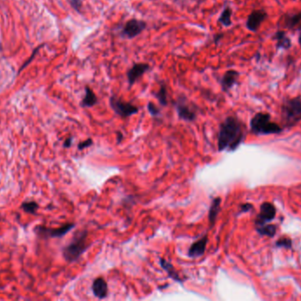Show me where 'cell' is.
Listing matches in <instances>:
<instances>
[{
    "label": "cell",
    "instance_id": "ffe728a7",
    "mask_svg": "<svg viewBox=\"0 0 301 301\" xmlns=\"http://www.w3.org/2000/svg\"><path fill=\"white\" fill-rule=\"evenodd\" d=\"M232 14H233V11L230 7H226L220 14L219 22L220 24L223 25L224 27H230L233 23L232 22Z\"/></svg>",
    "mask_w": 301,
    "mask_h": 301
},
{
    "label": "cell",
    "instance_id": "cb8c5ba5",
    "mask_svg": "<svg viewBox=\"0 0 301 301\" xmlns=\"http://www.w3.org/2000/svg\"><path fill=\"white\" fill-rule=\"evenodd\" d=\"M276 246L278 247H285V248H291V240L290 238L287 237H284L281 238L276 242Z\"/></svg>",
    "mask_w": 301,
    "mask_h": 301
},
{
    "label": "cell",
    "instance_id": "5b68a950",
    "mask_svg": "<svg viewBox=\"0 0 301 301\" xmlns=\"http://www.w3.org/2000/svg\"><path fill=\"white\" fill-rule=\"evenodd\" d=\"M109 105L111 109L115 111V114L123 119L137 114L139 112V108L133 105L132 103H127L118 98L117 96H113L109 98Z\"/></svg>",
    "mask_w": 301,
    "mask_h": 301
},
{
    "label": "cell",
    "instance_id": "ba28073f",
    "mask_svg": "<svg viewBox=\"0 0 301 301\" xmlns=\"http://www.w3.org/2000/svg\"><path fill=\"white\" fill-rule=\"evenodd\" d=\"M176 111L181 120L187 122H193L196 119V109L185 100L178 99L176 103Z\"/></svg>",
    "mask_w": 301,
    "mask_h": 301
},
{
    "label": "cell",
    "instance_id": "7c38bea8",
    "mask_svg": "<svg viewBox=\"0 0 301 301\" xmlns=\"http://www.w3.org/2000/svg\"><path fill=\"white\" fill-rule=\"evenodd\" d=\"M150 69L149 64L147 63H137L134 64L132 68L127 72V79L130 86H132L138 80L144 76Z\"/></svg>",
    "mask_w": 301,
    "mask_h": 301
},
{
    "label": "cell",
    "instance_id": "2e32d148",
    "mask_svg": "<svg viewBox=\"0 0 301 301\" xmlns=\"http://www.w3.org/2000/svg\"><path fill=\"white\" fill-rule=\"evenodd\" d=\"M159 265H160V267L162 268L164 271H166L167 276L170 278H172L173 280L176 281L177 283L183 284V278L180 277L179 273L176 271L175 267L173 266L172 264H170L169 261H167V260L163 259V258H159Z\"/></svg>",
    "mask_w": 301,
    "mask_h": 301
},
{
    "label": "cell",
    "instance_id": "9a60e30c",
    "mask_svg": "<svg viewBox=\"0 0 301 301\" xmlns=\"http://www.w3.org/2000/svg\"><path fill=\"white\" fill-rule=\"evenodd\" d=\"M273 40L276 41V48L278 50H284L288 51L291 49L292 43H291V38L288 36L286 32L284 30H278L273 34Z\"/></svg>",
    "mask_w": 301,
    "mask_h": 301
},
{
    "label": "cell",
    "instance_id": "52a82bcc",
    "mask_svg": "<svg viewBox=\"0 0 301 301\" xmlns=\"http://www.w3.org/2000/svg\"><path fill=\"white\" fill-rule=\"evenodd\" d=\"M147 27L146 21L138 19H132L126 22L122 29V35L129 39H133L141 34Z\"/></svg>",
    "mask_w": 301,
    "mask_h": 301
},
{
    "label": "cell",
    "instance_id": "8fae6325",
    "mask_svg": "<svg viewBox=\"0 0 301 301\" xmlns=\"http://www.w3.org/2000/svg\"><path fill=\"white\" fill-rule=\"evenodd\" d=\"M207 242H208V236L204 235L199 240L191 244V246L188 250V256L191 259H196L203 256L206 250Z\"/></svg>",
    "mask_w": 301,
    "mask_h": 301
},
{
    "label": "cell",
    "instance_id": "277c9868",
    "mask_svg": "<svg viewBox=\"0 0 301 301\" xmlns=\"http://www.w3.org/2000/svg\"><path fill=\"white\" fill-rule=\"evenodd\" d=\"M281 116L284 127H294L301 121V96L284 100L281 106Z\"/></svg>",
    "mask_w": 301,
    "mask_h": 301
},
{
    "label": "cell",
    "instance_id": "d4e9b609",
    "mask_svg": "<svg viewBox=\"0 0 301 301\" xmlns=\"http://www.w3.org/2000/svg\"><path fill=\"white\" fill-rule=\"evenodd\" d=\"M147 109L152 117H158L160 115V110L152 102H149L147 104Z\"/></svg>",
    "mask_w": 301,
    "mask_h": 301
},
{
    "label": "cell",
    "instance_id": "9c48e42d",
    "mask_svg": "<svg viewBox=\"0 0 301 301\" xmlns=\"http://www.w3.org/2000/svg\"><path fill=\"white\" fill-rule=\"evenodd\" d=\"M267 18V12L264 9L252 11L249 15L247 16L246 27L251 32H257L258 29L260 28L261 25L263 24V22Z\"/></svg>",
    "mask_w": 301,
    "mask_h": 301
},
{
    "label": "cell",
    "instance_id": "83f0119b",
    "mask_svg": "<svg viewBox=\"0 0 301 301\" xmlns=\"http://www.w3.org/2000/svg\"><path fill=\"white\" fill-rule=\"evenodd\" d=\"M253 208V206L251 205L250 203H245L240 206V213L247 212L249 211L251 209Z\"/></svg>",
    "mask_w": 301,
    "mask_h": 301
},
{
    "label": "cell",
    "instance_id": "4fadbf2b",
    "mask_svg": "<svg viewBox=\"0 0 301 301\" xmlns=\"http://www.w3.org/2000/svg\"><path fill=\"white\" fill-rule=\"evenodd\" d=\"M239 76H240V72L236 71V70H228L227 72H225L220 84H221V88L224 92H228L231 89H233L237 82L239 79Z\"/></svg>",
    "mask_w": 301,
    "mask_h": 301
},
{
    "label": "cell",
    "instance_id": "30bf717a",
    "mask_svg": "<svg viewBox=\"0 0 301 301\" xmlns=\"http://www.w3.org/2000/svg\"><path fill=\"white\" fill-rule=\"evenodd\" d=\"M276 216V208L273 204L270 202H264L261 205L260 213L258 214L257 217L255 219V225L256 227L264 225L267 222H271L275 218Z\"/></svg>",
    "mask_w": 301,
    "mask_h": 301
},
{
    "label": "cell",
    "instance_id": "484cf974",
    "mask_svg": "<svg viewBox=\"0 0 301 301\" xmlns=\"http://www.w3.org/2000/svg\"><path fill=\"white\" fill-rule=\"evenodd\" d=\"M68 2L70 3L71 7L77 11L78 13H80V9L82 7V0H68Z\"/></svg>",
    "mask_w": 301,
    "mask_h": 301
},
{
    "label": "cell",
    "instance_id": "4316f807",
    "mask_svg": "<svg viewBox=\"0 0 301 301\" xmlns=\"http://www.w3.org/2000/svg\"><path fill=\"white\" fill-rule=\"evenodd\" d=\"M94 143V141L92 139H88V140H84V141H82L80 143L78 144V148L79 150H82V149H85L87 147H89L90 146H92Z\"/></svg>",
    "mask_w": 301,
    "mask_h": 301
},
{
    "label": "cell",
    "instance_id": "d6986e66",
    "mask_svg": "<svg viewBox=\"0 0 301 301\" xmlns=\"http://www.w3.org/2000/svg\"><path fill=\"white\" fill-rule=\"evenodd\" d=\"M85 96L82 100L80 105L83 108H90V107L95 106V104L98 103V98L95 92L88 86H87L85 88Z\"/></svg>",
    "mask_w": 301,
    "mask_h": 301
},
{
    "label": "cell",
    "instance_id": "8992f818",
    "mask_svg": "<svg viewBox=\"0 0 301 301\" xmlns=\"http://www.w3.org/2000/svg\"><path fill=\"white\" fill-rule=\"evenodd\" d=\"M75 227V223H66L65 225L58 227V228H48L44 226H37L34 232L38 236L42 239H54V238H62L66 235L70 231Z\"/></svg>",
    "mask_w": 301,
    "mask_h": 301
},
{
    "label": "cell",
    "instance_id": "7a4b0ae2",
    "mask_svg": "<svg viewBox=\"0 0 301 301\" xmlns=\"http://www.w3.org/2000/svg\"><path fill=\"white\" fill-rule=\"evenodd\" d=\"M88 231H80L75 233L71 242L63 249V256L68 262H74L88 249Z\"/></svg>",
    "mask_w": 301,
    "mask_h": 301
},
{
    "label": "cell",
    "instance_id": "f546056e",
    "mask_svg": "<svg viewBox=\"0 0 301 301\" xmlns=\"http://www.w3.org/2000/svg\"><path fill=\"white\" fill-rule=\"evenodd\" d=\"M122 138H123L122 134H121L120 132H117V133H116V140H117V143H120V142L122 141Z\"/></svg>",
    "mask_w": 301,
    "mask_h": 301
},
{
    "label": "cell",
    "instance_id": "5bb4252c",
    "mask_svg": "<svg viewBox=\"0 0 301 301\" xmlns=\"http://www.w3.org/2000/svg\"><path fill=\"white\" fill-rule=\"evenodd\" d=\"M92 291L96 298L103 299L108 297V284L103 277L95 278L92 284Z\"/></svg>",
    "mask_w": 301,
    "mask_h": 301
},
{
    "label": "cell",
    "instance_id": "e0dca14e",
    "mask_svg": "<svg viewBox=\"0 0 301 301\" xmlns=\"http://www.w3.org/2000/svg\"><path fill=\"white\" fill-rule=\"evenodd\" d=\"M220 206H221V198L220 197L214 198L211 202L209 213H208V220L210 226H213L216 222L217 217L220 212Z\"/></svg>",
    "mask_w": 301,
    "mask_h": 301
},
{
    "label": "cell",
    "instance_id": "7402d4cb",
    "mask_svg": "<svg viewBox=\"0 0 301 301\" xmlns=\"http://www.w3.org/2000/svg\"><path fill=\"white\" fill-rule=\"evenodd\" d=\"M21 208L27 214L34 215L37 212L39 205H38L37 202H34V201H30V202H24L21 204Z\"/></svg>",
    "mask_w": 301,
    "mask_h": 301
},
{
    "label": "cell",
    "instance_id": "603a6c76",
    "mask_svg": "<svg viewBox=\"0 0 301 301\" xmlns=\"http://www.w3.org/2000/svg\"><path fill=\"white\" fill-rule=\"evenodd\" d=\"M157 99L159 100V103L162 106L167 105V90H166V86L162 85L160 87L159 91L156 94Z\"/></svg>",
    "mask_w": 301,
    "mask_h": 301
},
{
    "label": "cell",
    "instance_id": "6da1fadb",
    "mask_svg": "<svg viewBox=\"0 0 301 301\" xmlns=\"http://www.w3.org/2000/svg\"><path fill=\"white\" fill-rule=\"evenodd\" d=\"M245 136L246 132L243 123L235 117H227L220 124L218 134V149L220 152L236 150L243 142Z\"/></svg>",
    "mask_w": 301,
    "mask_h": 301
},
{
    "label": "cell",
    "instance_id": "3957f363",
    "mask_svg": "<svg viewBox=\"0 0 301 301\" xmlns=\"http://www.w3.org/2000/svg\"><path fill=\"white\" fill-rule=\"evenodd\" d=\"M250 129L256 135H269L280 134L282 127L271 121L269 113L258 112L250 120Z\"/></svg>",
    "mask_w": 301,
    "mask_h": 301
},
{
    "label": "cell",
    "instance_id": "ac0fdd59",
    "mask_svg": "<svg viewBox=\"0 0 301 301\" xmlns=\"http://www.w3.org/2000/svg\"><path fill=\"white\" fill-rule=\"evenodd\" d=\"M283 25L287 29H293L301 21V12L294 14H284L283 16Z\"/></svg>",
    "mask_w": 301,
    "mask_h": 301
},
{
    "label": "cell",
    "instance_id": "f1b7e54d",
    "mask_svg": "<svg viewBox=\"0 0 301 301\" xmlns=\"http://www.w3.org/2000/svg\"><path fill=\"white\" fill-rule=\"evenodd\" d=\"M71 144H72V138L70 137V138H68V139L65 140V143H64V147H70L71 146Z\"/></svg>",
    "mask_w": 301,
    "mask_h": 301
},
{
    "label": "cell",
    "instance_id": "4dcf8cb0",
    "mask_svg": "<svg viewBox=\"0 0 301 301\" xmlns=\"http://www.w3.org/2000/svg\"><path fill=\"white\" fill-rule=\"evenodd\" d=\"M222 35H223V34H216V35L214 36V42H215V44H218V43H219V41H220V39L222 38Z\"/></svg>",
    "mask_w": 301,
    "mask_h": 301
},
{
    "label": "cell",
    "instance_id": "1f68e13d",
    "mask_svg": "<svg viewBox=\"0 0 301 301\" xmlns=\"http://www.w3.org/2000/svg\"><path fill=\"white\" fill-rule=\"evenodd\" d=\"M298 45H299V47L301 49V26L298 28Z\"/></svg>",
    "mask_w": 301,
    "mask_h": 301
},
{
    "label": "cell",
    "instance_id": "44dd1931",
    "mask_svg": "<svg viewBox=\"0 0 301 301\" xmlns=\"http://www.w3.org/2000/svg\"><path fill=\"white\" fill-rule=\"evenodd\" d=\"M256 231L262 236L274 237L277 232V227L272 224H264L256 227Z\"/></svg>",
    "mask_w": 301,
    "mask_h": 301
}]
</instances>
